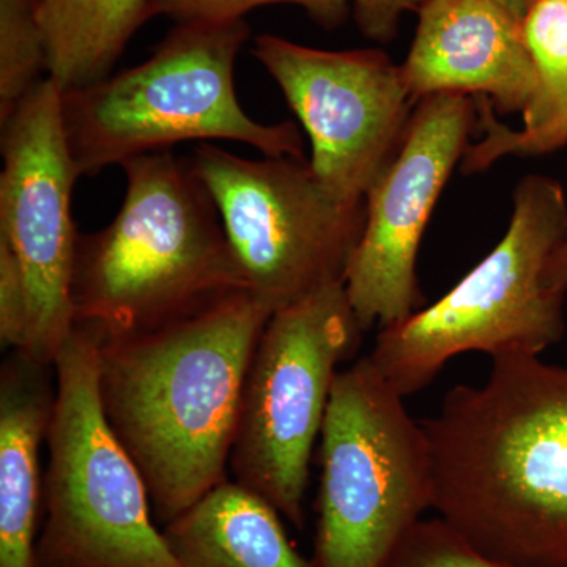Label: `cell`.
Here are the masks:
<instances>
[{
  "label": "cell",
  "instance_id": "cell-1",
  "mask_svg": "<svg viewBox=\"0 0 567 567\" xmlns=\"http://www.w3.org/2000/svg\"><path fill=\"white\" fill-rule=\"evenodd\" d=\"M421 424L443 522L506 565L567 567V365L492 358Z\"/></svg>",
  "mask_w": 567,
  "mask_h": 567
},
{
  "label": "cell",
  "instance_id": "cell-2",
  "mask_svg": "<svg viewBox=\"0 0 567 567\" xmlns=\"http://www.w3.org/2000/svg\"><path fill=\"white\" fill-rule=\"evenodd\" d=\"M274 312L241 289L156 330L102 338L104 415L159 524L227 480L246 374Z\"/></svg>",
  "mask_w": 567,
  "mask_h": 567
},
{
  "label": "cell",
  "instance_id": "cell-3",
  "mask_svg": "<svg viewBox=\"0 0 567 567\" xmlns=\"http://www.w3.org/2000/svg\"><path fill=\"white\" fill-rule=\"evenodd\" d=\"M122 169L121 210L78 241L74 323L103 338L145 333L249 289L192 159L164 151Z\"/></svg>",
  "mask_w": 567,
  "mask_h": 567
},
{
  "label": "cell",
  "instance_id": "cell-4",
  "mask_svg": "<svg viewBox=\"0 0 567 567\" xmlns=\"http://www.w3.org/2000/svg\"><path fill=\"white\" fill-rule=\"evenodd\" d=\"M249 33L245 20L175 24L147 61L63 92L78 177L188 141L240 142L264 156L305 159L297 123L254 121L238 102L235 62Z\"/></svg>",
  "mask_w": 567,
  "mask_h": 567
},
{
  "label": "cell",
  "instance_id": "cell-5",
  "mask_svg": "<svg viewBox=\"0 0 567 567\" xmlns=\"http://www.w3.org/2000/svg\"><path fill=\"white\" fill-rule=\"evenodd\" d=\"M513 200L506 234L486 259L435 303L380 328L369 358L404 398L458 354H540L565 336L566 293L546 282L548 260L567 241L565 188L528 175Z\"/></svg>",
  "mask_w": 567,
  "mask_h": 567
},
{
  "label": "cell",
  "instance_id": "cell-6",
  "mask_svg": "<svg viewBox=\"0 0 567 567\" xmlns=\"http://www.w3.org/2000/svg\"><path fill=\"white\" fill-rule=\"evenodd\" d=\"M103 334L74 323L55 360L37 567H178L100 398Z\"/></svg>",
  "mask_w": 567,
  "mask_h": 567
},
{
  "label": "cell",
  "instance_id": "cell-7",
  "mask_svg": "<svg viewBox=\"0 0 567 567\" xmlns=\"http://www.w3.org/2000/svg\"><path fill=\"white\" fill-rule=\"evenodd\" d=\"M315 567H382L434 507L427 436L369 354L336 375L320 432Z\"/></svg>",
  "mask_w": 567,
  "mask_h": 567
},
{
  "label": "cell",
  "instance_id": "cell-8",
  "mask_svg": "<svg viewBox=\"0 0 567 567\" xmlns=\"http://www.w3.org/2000/svg\"><path fill=\"white\" fill-rule=\"evenodd\" d=\"M344 281L276 309L246 374L230 451L234 483L305 527L309 466L338 365L361 344Z\"/></svg>",
  "mask_w": 567,
  "mask_h": 567
},
{
  "label": "cell",
  "instance_id": "cell-9",
  "mask_svg": "<svg viewBox=\"0 0 567 567\" xmlns=\"http://www.w3.org/2000/svg\"><path fill=\"white\" fill-rule=\"evenodd\" d=\"M251 292L271 308L344 281L364 204L334 196L305 159L244 158L199 144L189 156Z\"/></svg>",
  "mask_w": 567,
  "mask_h": 567
},
{
  "label": "cell",
  "instance_id": "cell-10",
  "mask_svg": "<svg viewBox=\"0 0 567 567\" xmlns=\"http://www.w3.org/2000/svg\"><path fill=\"white\" fill-rule=\"evenodd\" d=\"M0 241L17 257L29 293V334L21 353L54 365L74 328L71 300L78 234L71 196L78 174L63 126V91L32 89L2 122Z\"/></svg>",
  "mask_w": 567,
  "mask_h": 567
},
{
  "label": "cell",
  "instance_id": "cell-11",
  "mask_svg": "<svg viewBox=\"0 0 567 567\" xmlns=\"http://www.w3.org/2000/svg\"><path fill=\"white\" fill-rule=\"evenodd\" d=\"M252 55L308 134L316 177L339 199L364 204L415 110L401 65L379 50H317L270 33L254 39Z\"/></svg>",
  "mask_w": 567,
  "mask_h": 567
},
{
  "label": "cell",
  "instance_id": "cell-12",
  "mask_svg": "<svg viewBox=\"0 0 567 567\" xmlns=\"http://www.w3.org/2000/svg\"><path fill=\"white\" fill-rule=\"evenodd\" d=\"M473 96L439 93L416 103L394 158L364 197V226L344 286L361 330L402 322L424 308L421 240L475 128Z\"/></svg>",
  "mask_w": 567,
  "mask_h": 567
},
{
  "label": "cell",
  "instance_id": "cell-13",
  "mask_svg": "<svg viewBox=\"0 0 567 567\" xmlns=\"http://www.w3.org/2000/svg\"><path fill=\"white\" fill-rule=\"evenodd\" d=\"M401 69L416 103L480 95L499 114L524 112L536 85L524 25L496 0H427Z\"/></svg>",
  "mask_w": 567,
  "mask_h": 567
},
{
  "label": "cell",
  "instance_id": "cell-14",
  "mask_svg": "<svg viewBox=\"0 0 567 567\" xmlns=\"http://www.w3.org/2000/svg\"><path fill=\"white\" fill-rule=\"evenodd\" d=\"M51 368L11 352L0 369V567H37L40 450L55 399Z\"/></svg>",
  "mask_w": 567,
  "mask_h": 567
},
{
  "label": "cell",
  "instance_id": "cell-15",
  "mask_svg": "<svg viewBox=\"0 0 567 567\" xmlns=\"http://www.w3.org/2000/svg\"><path fill=\"white\" fill-rule=\"evenodd\" d=\"M282 516L226 480L164 525L178 567H315L295 548Z\"/></svg>",
  "mask_w": 567,
  "mask_h": 567
},
{
  "label": "cell",
  "instance_id": "cell-16",
  "mask_svg": "<svg viewBox=\"0 0 567 567\" xmlns=\"http://www.w3.org/2000/svg\"><path fill=\"white\" fill-rule=\"evenodd\" d=\"M535 66L536 85L525 107L524 126L511 130L496 121L494 106L480 103L483 140L466 148L465 174L487 169L503 156H536L567 145V2L537 0L522 21Z\"/></svg>",
  "mask_w": 567,
  "mask_h": 567
},
{
  "label": "cell",
  "instance_id": "cell-17",
  "mask_svg": "<svg viewBox=\"0 0 567 567\" xmlns=\"http://www.w3.org/2000/svg\"><path fill=\"white\" fill-rule=\"evenodd\" d=\"M48 74L63 92L110 76L141 25L148 0H39Z\"/></svg>",
  "mask_w": 567,
  "mask_h": 567
},
{
  "label": "cell",
  "instance_id": "cell-18",
  "mask_svg": "<svg viewBox=\"0 0 567 567\" xmlns=\"http://www.w3.org/2000/svg\"><path fill=\"white\" fill-rule=\"evenodd\" d=\"M48 74L39 0H0V123Z\"/></svg>",
  "mask_w": 567,
  "mask_h": 567
},
{
  "label": "cell",
  "instance_id": "cell-19",
  "mask_svg": "<svg viewBox=\"0 0 567 567\" xmlns=\"http://www.w3.org/2000/svg\"><path fill=\"white\" fill-rule=\"evenodd\" d=\"M382 567H513L488 557L442 518H421Z\"/></svg>",
  "mask_w": 567,
  "mask_h": 567
},
{
  "label": "cell",
  "instance_id": "cell-20",
  "mask_svg": "<svg viewBox=\"0 0 567 567\" xmlns=\"http://www.w3.org/2000/svg\"><path fill=\"white\" fill-rule=\"evenodd\" d=\"M275 3L300 7L317 24L328 29L341 25L352 10L349 0H148V13L151 18H171L177 24H216L245 20L249 11Z\"/></svg>",
  "mask_w": 567,
  "mask_h": 567
},
{
  "label": "cell",
  "instance_id": "cell-21",
  "mask_svg": "<svg viewBox=\"0 0 567 567\" xmlns=\"http://www.w3.org/2000/svg\"><path fill=\"white\" fill-rule=\"evenodd\" d=\"M29 293L17 257L0 241V341L11 352H20L28 342Z\"/></svg>",
  "mask_w": 567,
  "mask_h": 567
},
{
  "label": "cell",
  "instance_id": "cell-22",
  "mask_svg": "<svg viewBox=\"0 0 567 567\" xmlns=\"http://www.w3.org/2000/svg\"><path fill=\"white\" fill-rule=\"evenodd\" d=\"M358 29L365 39L388 43L406 13L420 11L427 0H349Z\"/></svg>",
  "mask_w": 567,
  "mask_h": 567
},
{
  "label": "cell",
  "instance_id": "cell-23",
  "mask_svg": "<svg viewBox=\"0 0 567 567\" xmlns=\"http://www.w3.org/2000/svg\"><path fill=\"white\" fill-rule=\"evenodd\" d=\"M546 282L551 289L567 293V241L548 260Z\"/></svg>",
  "mask_w": 567,
  "mask_h": 567
},
{
  "label": "cell",
  "instance_id": "cell-24",
  "mask_svg": "<svg viewBox=\"0 0 567 567\" xmlns=\"http://www.w3.org/2000/svg\"><path fill=\"white\" fill-rule=\"evenodd\" d=\"M496 2L505 7V9L509 11V13H513L514 17L518 18V20L524 21L528 11L536 6L537 0H496Z\"/></svg>",
  "mask_w": 567,
  "mask_h": 567
},
{
  "label": "cell",
  "instance_id": "cell-25",
  "mask_svg": "<svg viewBox=\"0 0 567 567\" xmlns=\"http://www.w3.org/2000/svg\"><path fill=\"white\" fill-rule=\"evenodd\" d=\"M566 2H567V0H566Z\"/></svg>",
  "mask_w": 567,
  "mask_h": 567
}]
</instances>
